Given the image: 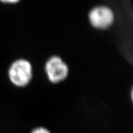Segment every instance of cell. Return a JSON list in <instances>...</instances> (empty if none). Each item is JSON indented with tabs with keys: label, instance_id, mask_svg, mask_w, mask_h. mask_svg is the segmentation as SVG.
<instances>
[{
	"label": "cell",
	"instance_id": "6da1fadb",
	"mask_svg": "<svg viewBox=\"0 0 133 133\" xmlns=\"http://www.w3.org/2000/svg\"><path fill=\"white\" fill-rule=\"evenodd\" d=\"M9 77L13 84L18 87H24L32 78V66L25 59H18L12 64L9 69Z\"/></svg>",
	"mask_w": 133,
	"mask_h": 133
},
{
	"label": "cell",
	"instance_id": "7a4b0ae2",
	"mask_svg": "<svg viewBox=\"0 0 133 133\" xmlns=\"http://www.w3.org/2000/svg\"><path fill=\"white\" fill-rule=\"evenodd\" d=\"M45 71L51 83H59L66 79L69 75V67L61 57L52 56L46 62Z\"/></svg>",
	"mask_w": 133,
	"mask_h": 133
},
{
	"label": "cell",
	"instance_id": "3957f363",
	"mask_svg": "<svg viewBox=\"0 0 133 133\" xmlns=\"http://www.w3.org/2000/svg\"><path fill=\"white\" fill-rule=\"evenodd\" d=\"M89 19L91 24L96 29H106L114 23V14L107 6H97L90 11Z\"/></svg>",
	"mask_w": 133,
	"mask_h": 133
},
{
	"label": "cell",
	"instance_id": "277c9868",
	"mask_svg": "<svg viewBox=\"0 0 133 133\" xmlns=\"http://www.w3.org/2000/svg\"><path fill=\"white\" fill-rule=\"evenodd\" d=\"M30 133H51L48 129L43 127H38L33 129Z\"/></svg>",
	"mask_w": 133,
	"mask_h": 133
},
{
	"label": "cell",
	"instance_id": "5b68a950",
	"mask_svg": "<svg viewBox=\"0 0 133 133\" xmlns=\"http://www.w3.org/2000/svg\"><path fill=\"white\" fill-rule=\"evenodd\" d=\"M20 0H0L1 2L3 3H7V4H14L19 2Z\"/></svg>",
	"mask_w": 133,
	"mask_h": 133
}]
</instances>
